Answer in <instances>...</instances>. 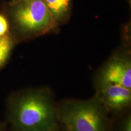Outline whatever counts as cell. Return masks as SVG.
Returning <instances> with one entry per match:
<instances>
[{
	"instance_id": "1",
	"label": "cell",
	"mask_w": 131,
	"mask_h": 131,
	"mask_svg": "<svg viewBox=\"0 0 131 131\" xmlns=\"http://www.w3.org/2000/svg\"><path fill=\"white\" fill-rule=\"evenodd\" d=\"M9 119L14 130H41L60 126L58 107L46 88L26 90L13 96Z\"/></svg>"
},
{
	"instance_id": "2",
	"label": "cell",
	"mask_w": 131,
	"mask_h": 131,
	"mask_svg": "<svg viewBox=\"0 0 131 131\" xmlns=\"http://www.w3.org/2000/svg\"><path fill=\"white\" fill-rule=\"evenodd\" d=\"M107 111L97 96L66 100L58 107V124L64 131H112Z\"/></svg>"
},
{
	"instance_id": "3",
	"label": "cell",
	"mask_w": 131,
	"mask_h": 131,
	"mask_svg": "<svg viewBox=\"0 0 131 131\" xmlns=\"http://www.w3.org/2000/svg\"><path fill=\"white\" fill-rule=\"evenodd\" d=\"M16 27L26 37H37L55 28L57 24L43 0H23L13 12Z\"/></svg>"
},
{
	"instance_id": "4",
	"label": "cell",
	"mask_w": 131,
	"mask_h": 131,
	"mask_svg": "<svg viewBox=\"0 0 131 131\" xmlns=\"http://www.w3.org/2000/svg\"><path fill=\"white\" fill-rule=\"evenodd\" d=\"M103 84H117L131 89V61L128 54H115L101 67L96 85Z\"/></svg>"
},
{
	"instance_id": "5",
	"label": "cell",
	"mask_w": 131,
	"mask_h": 131,
	"mask_svg": "<svg viewBox=\"0 0 131 131\" xmlns=\"http://www.w3.org/2000/svg\"><path fill=\"white\" fill-rule=\"evenodd\" d=\"M96 95L99 98L107 112L124 111L131 103V89L117 84L96 85Z\"/></svg>"
},
{
	"instance_id": "6",
	"label": "cell",
	"mask_w": 131,
	"mask_h": 131,
	"mask_svg": "<svg viewBox=\"0 0 131 131\" xmlns=\"http://www.w3.org/2000/svg\"><path fill=\"white\" fill-rule=\"evenodd\" d=\"M43 1L57 25L68 19L71 0H43Z\"/></svg>"
},
{
	"instance_id": "7",
	"label": "cell",
	"mask_w": 131,
	"mask_h": 131,
	"mask_svg": "<svg viewBox=\"0 0 131 131\" xmlns=\"http://www.w3.org/2000/svg\"><path fill=\"white\" fill-rule=\"evenodd\" d=\"M14 46V40L10 35L6 34L0 37V69L7 62Z\"/></svg>"
},
{
	"instance_id": "8",
	"label": "cell",
	"mask_w": 131,
	"mask_h": 131,
	"mask_svg": "<svg viewBox=\"0 0 131 131\" xmlns=\"http://www.w3.org/2000/svg\"><path fill=\"white\" fill-rule=\"evenodd\" d=\"M119 131H131V116L127 114L122 119L119 125Z\"/></svg>"
},
{
	"instance_id": "9",
	"label": "cell",
	"mask_w": 131,
	"mask_h": 131,
	"mask_svg": "<svg viewBox=\"0 0 131 131\" xmlns=\"http://www.w3.org/2000/svg\"><path fill=\"white\" fill-rule=\"evenodd\" d=\"M9 31V23L4 16L0 14V37L7 34Z\"/></svg>"
},
{
	"instance_id": "10",
	"label": "cell",
	"mask_w": 131,
	"mask_h": 131,
	"mask_svg": "<svg viewBox=\"0 0 131 131\" xmlns=\"http://www.w3.org/2000/svg\"><path fill=\"white\" fill-rule=\"evenodd\" d=\"M60 129V126L58 127H55V128L51 129H47V130H14L13 129V131H60L59 130Z\"/></svg>"
},
{
	"instance_id": "11",
	"label": "cell",
	"mask_w": 131,
	"mask_h": 131,
	"mask_svg": "<svg viewBox=\"0 0 131 131\" xmlns=\"http://www.w3.org/2000/svg\"><path fill=\"white\" fill-rule=\"evenodd\" d=\"M4 127L3 125H0V131H4Z\"/></svg>"
},
{
	"instance_id": "12",
	"label": "cell",
	"mask_w": 131,
	"mask_h": 131,
	"mask_svg": "<svg viewBox=\"0 0 131 131\" xmlns=\"http://www.w3.org/2000/svg\"><path fill=\"white\" fill-rule=\"evenodd\" d=\"M23 1V0H15V1H16V3L19 2V1Z\"/></svg>"
}]
</instances>
